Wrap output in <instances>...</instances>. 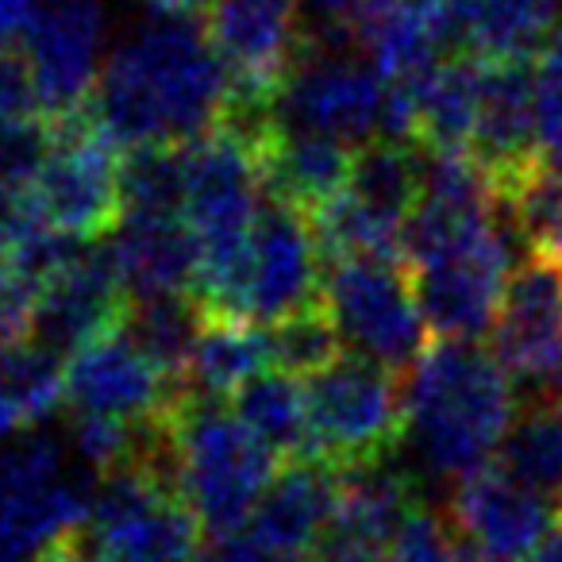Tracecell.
Listing matches in <instances>:
<instances>
[{"label":"cell","instance_id":"cell-3","mask_svg":"<svg viewBox=\"0 0 562 562\" xmlns=\"http://www.w3.org/2000/svg\"><path fill=\"white\" fill-rule=\"evenodd\" d=\"M170 474L204 536L232 543L247 531L262 493L278 477V454L235 416V408L181 390L162 416Z\"/></svg>","mask_w":562,"mask_h":562},{"label":"cell","instance_id":"cell-35","mask_svg":"<svg viewBox=\"0 0 562 562\" xmlns=\"http://www.w3.org/2000/svg\"><path fill=\"white\" fill-rule=\"evenodd\" d=\"M339 328L336 321L328 316V308L313 305L305 313L290 316V321H281L270 328V344H273V367L281 374H293V378H313L321 374L324 367L339 359Z\"/></svg>","mask_w":562,"mask_h":562},{"label":"cell","instance_id":"cell-15","mask_svg":"<svg viewBox=\"0 0 562 562\" xmlns=\"http://www.w3.org/2000/svg\"><path fill=\"white\" fill-rule=\"evenodd\" d=\"M132 316V293L116 270L112 247H86L43 285L35 336L47 351L78 355L97 339L124 331Z\"/></svg>","mask_w":562,"mask_h":562},{"label":"cell","instance_id":"cell-30","mask_svg":"<svg viewBox=\"0 0 562 562\" xmlns=\"http://www.w3.org/2000/svg\"><path fill=\"white\" fill-rule=\"evenodd\" d=\"M204 328V308L189 297H158L135 301L124 331L135 339L143 355L170 378L173 385H189L196 339Z\"/></svg>","mask_w":562,"mask_h":562},{"label":"cell","instance_id":"cell-26","mask_svg":"<svg viewBox=\"0 0 562 562\" xmlns=\"http://www.w3.org/2000/svg\"><path fill=\"white\" fill-rule=\"evenodd\" d=\"M562 24V0H477L462 32V55L482 63H536Z\"/></svg>","mask_w":562,"mask_h":562},{"label":"cell","instance_id":"cell-10","mask_svg":"<svg viewBox=\"0 0 562 562\" xmlns=\"http://www.w3.org/2000/svg\"><path fill=\"white\" fill-rule=\"evenodd\" d=\"M390 81L347 47L308 40L278 93V124L290 132L331 135L339 143H374L385 124Z\"/></svg>","mask_w":562,"mask_h":562},{"label":"cell","instance_id":"cell-29","mask_svg":"<svg viewBox=\"0 0 562 562\" xmlns=\"http://www.w3.org/2000/svg\"><path fill=\"white\" fill-rule=\"evenodd\" d=\"M232 408L278 459H308V405L301 378L266 370L235 393Z\"/></svg>","mask_w":562,"mask_h":562},{"label":"cell","instance_id":"cell-13","mask_svg":"<svg viewBox=\"0 0 562 562\" xmlns=\"http://www.w3.org/2000/svg\"><path fill=\"white\" fill-rule=\"evenodd\" d=\"M104 55V12L97 0H47L24 40V58L47 120L78 116L93 101Z\"/></svg>","mask_w":562,"mask_h":562},{"label":"cell","instance_id":"cell-32","mask_svg":"<svg viewBox=\"0 0 562 562\" xmlns=\"http://www.w3.org/2000/svg\"><path fill=\"white\" fill-rule=\"evenodd\" d=\"M501 209L508 212L531 255L562 258V178L543 158L501 193Z\"/></svg>","mask_w":562,"mask_h":562},{"label":"cell","instance_id":"cell-43","mask_svg":"<svg viewBox=\"0 0 562 562\" xmlns=\"http://www.w3.org/2000/svg\"><path fill=\"white\" fill-rule=\"evenodd\" d=\"M201 562H270V559H266L262 551H255L247 539H232V543L220 547L212 559H201Z\"/></svg>","mask_w":562,"mask_h":562},{"label":"cell","instance_id":"cell-46","mask_svg":"<svg viewBox=\"0 0 562 562\" xmlns=\"http://www.w3.org/2000/svg\"><path fill=\"white\" fill-rule=\"evenodd\" d=\"M454 562H505V559H497V554L482 551L477 543H459V559H454Z\"/></svg>","mask_w":562,"mask_h":562},{"label":"cell","instance_id":"cell-8","mask_svg":"<svg viewBox=\"0 0 562 562\" xmlns=\"http://www.w3.org/2000/svg\"><path fill=\"white\" fill-rule=\"evenodd\" d=\"M321 301L355 355H367L390 370H408L428 351L424 347L428 328L405 262H385V258L331 262Z\"/></svg>","mask_w":562,"mask_h":562},{"label":"cell","instance_id":"cell-38","mask_svg":"<svg viewBox=\"0 0 562 562\" xmlns=\"http://www.w3.org/2000/svg\"><path fill=\"white\" fill-rule=\"evenodd\" d=\"M536 109H539V147L562 139V24L536 58Z\"/></svg>","mask_w":562,"mask_h":562},{"label":"cell","instance_id":"cell-36","mask_svg":"<svg viewBox=\"0 0 562 562\" xmlns=\"http://www.w3.org/2000/svg\"><path fill=\"white\" fill-rule=\"evenodd\" d=\"M40 281L27 278L12 258H0V355L27 344L40 316Z\"/></svg>","mask_w":562,"mask_h":562},{"label":"cell","instance_id":"cell-27","mask_svg":"<svg viewBox=\"0 0 562 562\" xmlns=\"http://www.w3.org/2000/svg\"><path fill=\"white\" fill-rule=\"evenodd\" d=\"M266 367H273L270 331L247 321L204 316L193 367H189V390L212 401L235 397L243 385L266 374Z\"/></svg>","mask_w":562,"mask_h":562},{"label":"cell","instance_id":"cell-28","mask_svg":"<svg viewBox=\"0 0 562 562\" xmlns=\"http://www.w3.org/2000/svg\"><path fill=\"white\" fill-rule=\"evenodd\" d=\"M424 186V158L408 143L374 139L355 150V170L347 193L359 204H367L374 216L390 220L393 227L405 232Z\"/></svg>","mask_w":562,"mask_h":562},{"label":"cell","instance_id":"cell-16","mask_svg":"<svg viewBox=\"0 0 562 562\" xmlns=\"http://www.w3.org/2000/svg\"><path fill=\"white\" fill-rule=\"evenodd\" d=\"M181 390L189 385H173L127 331L97 339L66 362V405L74 408V416L162 424Z\"/></svg>","mask_w":562,"mask_h":562},{"label":"cell","instance_id":"cell-23","mask_svg":"<svg viewBox=\"0 0 562 562\" xmlns=\"http://www.w3.org/2000/svg\"><path fill=\"white\" fill-rule=\"evenodd\" d=\"M413 93V147L424 155L470 150L485 93V63L474 55L439 58L424 78L405 81Z\"/></svg>","mask_w":562,"mask_h":562},{"label":"cell","instance_id":"cell-39","mask_svg":"<svg viewBox=\"0 0 562 562\" xmlns=\"http://www.w3.org/2000/svg\"><path fill=\"white\" fill-rule=\"evenodd\" d=\"M40 112V97H35V81L27 70L24 55H0V127L20 124V120H35Z\"/></svg>","mask_w":562,"mask_h":562},{"label":"cell","instance_id":"cell-40","mask_svg":"<svg viewBox=\"0 0 562 562\" xmlns=\"http://www.w3.org/2000/svg\"><path fill=\"white\" fill-rule=\"evenodd\" d=\"M43 4L47 0H0V55H9L16 43L27 40Z\"/></svg>","mask_w":562,"mask_h":562},{"label":"cell","instance_id":"cell-11","mask_svg":"<svg viewBox=\"0 0 562 562\" xmlns=\"http://www.w3.org/2000/svg\"><path fill=\"white\" fill-rule=\"evenodd\" d=\"M50 124H55V150L40 178L43 220L78 243H93L116 232V224L124 220L120 147L97 127L89 109Z\"/></svg>","mask_w":562,"mask_h":562},{"label":"cell","instance_id":"cell-19","mask_svg":"<svg viewBox=\"0 0 562 562\" xmlns=\"http://www.w3.org/2000/svg\"><path fill=\"white\" fill-rule=\"evenodd\" d=\"M336 505V470L321 459L281 467L247 524V543L270 562H297L324 543Z\"/></svg>","mask_w":562,"mask_h":562},{"label":"cell","instance_id":"cell-47","mask_svg":"<svg viewBox=\"0 0 562 562\" xmlns=\"http://www.w3.org/2000/svg\"><path fill=\"white\" fill-rule=\"evenodd\" d=\"M554 382H559V401H562V367H559V374H554Z\"/></svg>","mask_w":562,"mask_h":562},{"label":"cell","instance_id":"cell-41","mask_svg":"<svg viewBox=\"0 0 562 562\" xmlns=\"http://www.w3.org/2000/svg\"><path fill=\"white\" fill-rule=\"evenodd\" d=\"M308 562H390V559L382 554V547L355 543V539H339V536H324V543L316 547Z\"/></svg>","mask_w":562,"mask_h":562},{"label":"cell","instance_id":"cell-25","mask_svg":"<svg viewBox=\"0 0 562 562\" xmlns=\"http://www.w3.org/2000/svg\"><path fill=\"white\" fill-rule=\"evenodd\" d=\"M408 482L385 462L336 470V505H331L328 536L355 539V543L390 547L393 531L413 513Z\"/></svg>","mask_w":562,"mask_h":562},{"label":"cell","instance_id":"cell-17","mask_svg":"<svg viewBox=\"0 0 562 562\" xmlns=\"http://www.w3.org/2000/svg\"><path fill=\"white\" fill-rule=\"evenodd\" d=\"M493 355L513 378L547 382L562 367V258L531 255L508 278Z\"/></svg>","mask_w":562,"mask_h":562},{"label":"cell","instance_id":"cell-20","mask_svg":"<svg viewBox=\"0 0 562 562\" xmlns=\"http://www.w3.org/2000/svg\"><path fill=\"white\" fill-rule=\"evenodd\" d=\"M470 155L485 166L497 196L539 162L536 63H485V93Z\"/></svg>","mask_w":562,"mask_h":562},{"label":"cell","instance_id":"cell-5","mask_svg":"<svg viewBox=\"0 0 562 562\" xmlns=\"http://www.w3.org/2000/svg\"><path fill=\"white\" fill-rule=\"evenodd\" d=\"M262 193L258 155L227 132H212L186 147L181 216L201 250V273H196L201 308H209L239 270L255 220L262 212Z\"/></svg>","mask_w":562,"mask_h":562},{"label":"cell","instance_id":"cell-12","mask_svg":"<svg viewBox=\"0 0 562 562\" xmlns=\"http://www.w3.org/2000/svg\"><path fill=\"white\" fill-rule=\"evenodd\" d=\"M508 278V243L497 227L431 262L413 266L424 328L447 344H474L477 336L493 331Z\"/></svg>","mask_w":562,"mask_h":562},{"label":"cell","instance_id":"cell-34","mask_svg":"<svg viewBox=\"0 0 562 562\" xmlns=\"http://www.w3.org/2000/svg\"><path fill=\"white\" fill-rule=\"evenodd\" d=\"M0 393L16 405L24 424H35L66 401V367L43 344H24L0 355Z\"/></svg>","mask_w":562,"mask_h":562},{"label":"cell","instance_id":"cell-14","mask_svg":"<svg viewBox=\"0 0 562 562\" xmlns=\"http://www.w3.org/2000/svg\"><path fill=\"white\" fill-rule=\"evenodd\" d=\"M204 35L227 70V86L281 93L308 43L301 0H212Z\"/></svg>","mask_w":562,"mask_h":562},{"label":"cell","instance_id":"cell-6","mask_svg":"<svg viewBox=\"0 0 562 562\" xmlns=\"http://www.w3.org/2000/svg\"><path fill=\"white\" fill-rule=\"evenodd\" d=\"M308 405V459L331 470L382 462L408 431L405 390L397 370L367 359L339 355L331 367L305 382Z\"/></svg>","mask_w":562,"mask_h":562},{"label":"cell","instance_id":"cell-21","mask_svg":"<svg viewBox=\"0 0 562 562\" xmlns=\"http://www.w3.org/2000/svg\"><path fill=\"white\" fill-rule=\"evenodd\" d=\"M109 247L132 301L189 297L196 290L201 250L186 216H124Z\"/></svg>","mask_w":562,"mask_h":562},{"label":"cell","instance_id":"cell-7","mask_svg":"<svg viewBox=\"0 0 562 562\" xmlns=\"http://www.w3.org/2000/svg\"><path fill=\"white\" fill-rule=\"evenodd\" d=\"M321 243H316L313 220L290 204L270 201L255 220V232L243 250V262L227 290L204 308V316L247 324H281L305 308L321 305Z\"/></svg>","mask_w":562,"mask_h":562},{"label":"cell","instance_id":"cell-1","mask_svg":"<svg viewBox=\"0 0 562 562\" xmlns=\"http://www.w3.org/2000/svg\"><path fill=\"white\" fill-rule=\"evenodd\" d=\"M227 70L193 20L155 16L104 63L89 116L120 150L189 147L220 127Z\"/></svg>","mask_w":562,"mask_h":562},{"label":"cell","instance_id":"cell-44","mask_svg":"<svg viewBox=\"0 0 562 562\" xmlns=\"http://www.w3.org/2000/svg\"><path fill=\"white\" fill-rule=\"evenodd\" d=\"M528 562H562V524L543 539V543H539V551L531 554Z\"/></svg>","mask_w":562,"mask_h":562},{"label":"cell","instance_id":"cell-37","mask_svg":"<svg viewBox=\"0 0 562 562\" xmlns=\"http://www.w3.org/2000/svg\"><path fill=\"white\" fill-rule=\"evenodd\" d=\"M390 562H454L459 559V543L451 539V528L439 520L431 508L416 505L413 513L401 520V528L393 531Z\"/></svg>","mask_w":562,"mask_h":562},{"label":"cell","instance_id":"cell-48","mask_svg":"<svg viewBox=\"0 0 562 562\" xmlns=\"http://www.w3.org/2000/svg\"><path fill=\"white\" fill-rule=\"evenodd\" d=\"M470 4H477V0H470Z\"/></svg>","mask_w":562,"mask_h":562},{"label":"cell","instance_id":"cell-22","mask_svg":"<svg viewBox=\"0 0 562 562\" xmlns=\"http://www.w3.org/2000/svg\"><path fill=\"white\" fill-rule=\"evenodd\" d=\"M258 170H262V189L270 193V201L290 204L313 220L351 186L355 150L331 135L281 127L258 155Z\"/></svg>","mask_w":562,"mask_h":562},{"label":"cell","instance_id":"cell-24","mask_svg":"<svg viewBox=\"0 0 562 562\" xmlns=\"http://www.w3.org/2000/svg\"><path fill=\"white\" fill-rule=\"evenodd\" d=\"M351 35L359 43L362 58L390 86L424 78L447 50L436 27L416 16V12H408L401 0H362Z\"/></svg>","mask_w":562,"mask_h":562},{"label":"cell","instance_id":"cell-2","mask_svg":"<svg viewBox=\"0 0 562 562\" xmlns=\"http://www.w3.org/2000/svg\"><path fill=\"white\" fill-rule=\"evenodd\" d=\"M408 443L439 477L477 474L516 424L513 374L477 344H431L405 385Z\"/></svg>","mask_w":562,"mask_h":562},{"label":"cell","instance_id":"cell-18","mask_svg":"<svg viewBox=\"0 0 562 562\" xmlns=\"http://www.w3.org/2000/svg\"><path fill=\"white\" fill-rule=\"evenodd\" d=\"M451 516L470 543L505 562H528L554 531V513L547 493L524 485L505 467H485L454 485Z\"/></svg>","mask_w":562,"mask_h":562},{"label":"cell","instance_id":"cell-33","mask_svg":"<svg viewBox=\"0 0 562 562\" xmlns=\"http://www.w3.org/2000/svg\"><path fill=\"white\" fill-rule=\"evenodd\" d=\"M501 467L539 493L562 490V405H539L513 424Z\"/></svg>","mask_w":562,"mask_h":562},{"label":"cell","instance_id":"cell-42","mask_svg":"<svg viewBox=\"0 0 562 562\" xmlns=\"http://www.w3.org/2000/svg\"><path fill=\"white\" fill-rule=\"evenodd\" d=\"M155 16H170V20H193V12H204L212 0H143Z\"/></svg>","mask_w":562,"mask_h":562},{"label":"cell","instance_id":"cell-9","mask_svg":"<svg viewBox=\"0 0 562 562\" xmlns=\"http://www.w3.org/2000/svg\"><path fill=\"white\" fill-rule=\"evenodd\" d=\"M89 501L81 482L66 477L55 439H20L0 454V562H35L47 547L74 539Z\"/></svg>","mask_w":562,"mask_h":562},{"label":"cell","instance_id":"cell-4","mask_svg":"<svg viewBox=\"0 0 562 562\" xmlns=\"http://www.w3.org/2000/svg\"><path fill=\"white\" fill-rule=\"evenodd\" d=\"M204 528L181 501L170 451L101 477L78 547L89 562H201Z\"/></svg>","mask_w":562,"mask_h":562},{"label":"cell","instance_id":"cell-31","mask_svg":"<svg viewBox=\"0 0 562 562\" xmlns=\"http://www.w3.org/2000/svg\"><path fill=\"white\" fill-rule=\"evenodd\" d=\"M124 216H181L186 147H139L120 158Z\"/></svg>","mask_w":562,"mask_h":562},{"label":"cell","instance_id":"cell-45","mask_svg":"<svg viewBox=\"0 0 562 562\" xmlns=\"http://www.w3.org/2000/svg\"><path fill=\"white\" fill-rule=\"evenodd\" d=\"M20 424H24V416H20L16 405H12V401L0 393V443H4V439H9L12 431L20 428Z\"/></svg>","mask_w":562,"mask_h":562}]
</instances>
